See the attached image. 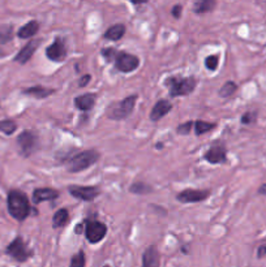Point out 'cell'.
Instances as JSON below:
<instances>
[{"instance_id": "34", "label": "cell", "mask_w": 266, "mask_h": 267, "mask_svg": "<svg viewBox=\"0 0 266 267\" xmlns=\"http://www.w3.org/2000/svg\"><path fill=\"white\" fill-rule=\"evenodd\" d=\"M90 79H91V76H90V75H85V76H82L81 79H80V84H78V85L81 86V88H84V86L88 85L89 81H90Z\"/></svg>"}, {"instance_id": "27", "label": "cell", "mask_w": 266, "mask_h": 267, "mask_svg": "<svg viewBox=\"0 0 266 267\" xmlns=\"http://www.w3.org/2000/svg\"><path fill=\"white\" fill-rule=\"evenodd\" d=\"M236 90H238V85L232 81H227L225 85L221 88V90H219V95H221L222 98L231 97V95L234 94Z\"/></svg>"}, {"instance_id": "8", "label": "cell", "mask_w": 266, "mask_h": 267, "mask_svg": "<svg viewBox=\"0 0 266 267\" xmlns=\"http://www.w3.org/2000/svg\"><path fill=\"white\" fill-rule=\"evenodd\" d=\"M68 192L77 199L81 201H93L100 194L98 186H81V185H71L68 186Z\"/></svg>"}, {"instance_id": "17", "label": "cell", "mask_w": 266, "mask_h": 267, "mask_svg": "<svg viewBox=\"0 0 266 267\" xmlns=\"http://www.w3.org/2000/svg\"><path fill=\"white\" fill-rule=\"evenodd\" d=\"M95 94H91V93H88V94L80 95V97L75 98V104L77 107L78 110L81 111H89L91 110L95 104Z\"/></svg>"}, {"instance_id": "33", "label": "cell", "mask_w": 266, "mask_h": 267, "mask_svg": "<svg viewBox=\"0 0 266 267\" xmlns=\"http://www.w3.org/2000/svg\"><path fill=\"white\" fill-rule=\"evenodd\" d=\"M182 10H183V7L180 6V4H176V6L172 7V16L175 17V19H179V17L182 16Z\"/></svg>"}, {"instance_id": "3", "label": "cell", "mask_w": 266, "mask_h": 267, "mask_svg": "<svg viewBox=\"0 0 266 267\" xmlns=\"http://www.w3.org/2000/svg\"><path fill=\"white\" fill-rule=\"evenodd\" d=\"M98 159H99V153L97 150L81 151L68 160L67 170L69 172H81L97 163Z\"/></svg>"}, {"instance_id": "26", "label": "cell", "mask_w": 266, "mask_h": 267, "mask_svg": "<svg viewBox=\"0 0 266 267\" xmlns=\"http://www.w3.org/2000/svg\"><path fill=\"white\" fill-rule=\"evenodd\" d=\"M16 129H17V124L13 120H2L0 121V132H3L4 135H13Z\"/></svg>"}, {"instance_id": "6", "label": "cell", "mask_w": 266, "mask_h": 267, "mask_svg": "<svg viewBox=\"0 0 266 267\" xmlns=\"http://www.w3.org/2000/svg\"><path fill=\"white\" fill-rule=\"evenodd\" d=\"M107 227L102 222L97 220H86V228H85V236L90 244H98L106 237Z\"/></svg>"}, {"instance_id": "15", "label": "cell", "mask_w": 266, "mask_h": 267, "mask_svg": "<svg viewBox=\"0 0 266 267\" xmlns=\"http://www.w3.org/2000/svg\"><path fill=\"white\" fill-rule=\"evenodd\" d=\"M59 197V192L51 188H38L33 192V201L34 204H41L46 201H54Z\"/></svg>"}, {"instance_id": "28", "label": "cell", "mask_w": 266, "mask_h": 267, "mask_svg": "<svg viewBox=\"0 0 266 267\" xmlns=\"http://www.w3.org/2000/svg\"><path fill=\"white\" fill-rule=\"evenodd\" d=\"M69 267H85V253L82 250H80L78 253H76L72 257L71 261V266Z\"/></svg>"}, {"instance_id": "23", "label": "cell", "mask_w": 266, "mask_h": 267, "mask_svg": "<svg viewBox=\"0 0 266 267\" xmlns=\"http://www.w3.org/2000/svg\"><path fill=\"white\" fill-rule=\"evenodd\" d=\"M193 126H194V133H196V136H201V135H203V133L213 130V129L217 126V124L207 123V121H202V120H197L196 123H193Z\"/></svg>"}, {"instance_id": "10", "label": "cell", "mask_w": 266, "mask_h": 267, "mask_svg": "<svg viewBox=\"0 0 266 267\" xmlns=\"http://www.w3.org/2000/svg\"><path fill=\"white\" fill-rule=\"evenodd\" d=\"M210 195L209 190H198V189H185L178 194V201L182 204H194V202L205 201Z\"/></svg>"}, {"instance_id": "32", "label": "cell", "mask_w": 266, "mask_h": 267, "mask_svg": "<svg viewBox=\"0 0 266 267\" xmlns=\"http://www.w3.org/2000/svg\"><path fill=\"white\" fill-rule=\"evenodd\" d=\"M193 126V121H187V123H183L180 124V125L178 126V129H176V132L179 133V135H188V133L191 132V128Z\"/></svg>"}, {"instance_id": "5", "label": "cell", "mask_w": 266, "mask_h": 267, "mask_svg": "<svg viewBox=\"0 0 266 267\" xmlns=\"http://www.w3.org/2000/svg\"><path fill=\"white\" fill-rule=\"evenodd\" d=\"M6 253L8 255L16 259L17 262H25L31 257V251L25 244V241L22 240V237H16L10 245L7 246Z\"/></svg>"}, {"instance_id": "14", "label": "cell", "mask_w": 266, "mask_h": 267, "mask_svg": "<svg viewBox=\"0 0 266 267\" xmlns=\"http://www.w3.org/2000/svg\"><path fill=\"white\" fill-rule=\"evenodd\" d=\"M159 251L155 245H151L142 254V267H159Z\"/></svg>"}, {"instance_id": "30", "label": "cell", "mask_w": 266, "mask_h": 267, "mask_svg": "<svg viewBox=\"0 0 266 267\" xmlns=\"http://www.w3.org/2000/svg\"><path fill=\"white\" fill-rule=\"evenodd\" d=\"M218 61L219 57L217 55H210L205 59V66H206L209 71H216L218 68Z\"/></svg>"}, {"instance_id": "38", "label": "cell", "mask_w": 266, "mask_h": 267, "mask_svg": "<svg viewBox=\"0 0 266 267\" xmlns=\"http://www.w3.org/2000/svg\"><path fill=\"white\" fill-rule=\"evenodd\" d=\"M103 267H110V266H107V264H106V266H103Z\"/></svg>"}, {"instance_id": "37", "label": "cell", "mask_w": 266, "mask_h": 267, "mask_svg": "<svg viewBox=\"0 0 266 267\" xmlns=\"http://www.w3.org/2000/svg\"><path fill=\"white\" fill-rule=\"evenodd\" d=\"M3 55H6V52H4V51H3V50H0V57L3 56Z\"/></svg>"}, {"instance_id": "24", "label": "cell", "mask_w": 266, "mask_h": 267, "mask_svg": "<svg viewBox=\"0 0 266 267\" xmlns=\"http://www.w3.org/2000/svg\"><path fill=\"white\" fill-rule=\"evenodd\" d=\"M129 190H131V193H135V194H149V193L153 192V188L145 184V182L137 181L135 184H132Z\"/></svg>"}, {"instance_id": "2", "label": "cell", "mask_w": 266, "mask_h": 267, "mask_svg": "<svg viewBox=\"0 0 266 267\" xmlns=\"http://www.w3.org/2000/svg\"><path fill=\"white\" fill-rule=\"evenodd\" d=\"M170 90L171 97H184L189 95L197 85V80L194 77H169L165 81Z\"/></svg>"}, {"instance_id": "1", "label": "cell", "mask_w": 266, "mask_h": 267, "mask_svg": "<svg viewBox=\"0 0 266 267\" xmlns=\"http://www.w3.org/2000/svg\"><path fill=\"white\" fill-rule=\"evenodd\" d=\"M7 204H8V211L16 220L22 222L29 217V214H30L29 198L21 190H11L8 193Z\"/></svg>"}, {"instance_id": "7", "label": "cell", "mask_w": 266, "mask_h": 267, "mask_svg": "<svg viewBox=\"0 0 266 267\" xmlns=\"http://www.w3.org/2000/svg\"><path fill=\"white\" fill-rule=\"evenodd\" d=\"M116 70L123 73H129L136 71L140 66V59L136 55L128 52H118L115 57Z\"/></svg>"}, {"instance_id": "29", "label": "cell", "mask_w": 266, "mask_h": 267, "mask_svg": "<svg viewBox=\"0 0 266 267\" xmlns=\"http://www.w3.org/2000/svg\"><path fill=\"white\" fill-rule=\"evenodd\" d=\"M100 55L106 59V61L113 63V60L115 61V57H116V55H118V51L113 47L103 48V50H100Z\"/></svg>"}, {"instance_id": "18", "label": "cell", "mask_w": 266, "mask_h": 267, "mask_svg": "<svg viewBox=\"0 0 266 267\" xmlns=\"http://www.w3.org/2000/svg\"><path fill=\"white\" fill-rule=\"evenodd\" d=\"M22 93L25 95H30V97L38 98V99H43V98H47L48 95H51L54 93L52 89L44 88V86H31V88L24 89Z\"/></svg>"}, {"instance_id": "22", "label": "cell", "mask_w": 266, "mask_h": 267, "mask_svg": "<svg viewBox=\"0 0 266 267\" xmlns=\"http://www.w3.org/2000/svg\"><path fill=\"white\" fill-rule=\"evenodd\" d=\"M216 6H217V3L214 2V0H201V2H196V3H194L193 11H194V13L201 15V13L211 12Z\"/></svg>"}, {"instance_id": "36", "label": "cell", "mask_w": 266, "mask_h": 267, "mask_svg": "<svg viewBox=\"0 0 266 267\" xmlns=\"http://www.w3.org/2000/svg\"><path fill=\"white\" fill-rule=\"evenodd\" d=\"M258 193H260V194L266 195V184H263V185L260 186V189H258Z\"/></svg>"}, {"instance_id": "4", "label": "cell", "mask_w": 266, "mask_h": 267, "mask_svg": "<svg viewBox=\"0 0 266 267\" xmlns=\"http://www.w3.org/2000/svg\"><path fill=\"white\" fill-rule=\"evenodd\" d=\"M137 95H129L125 99L120 101L119 103H115L113 106H110L107 110V116L113 120H123L127 119L132 113L133 108H135L136 101H137Z\"/></svg>"}, {"instance_id": "21", "label": "cell", "mask_w": 266, "mask_h": 267, "mask_svg": "<svg viewBox=\"0 0 266 267\" xmlns=\"http://www.w3.org/2000/svg\"><path fill=\"white\" fill-rule=\"evenodd\" d=\"M69 219V213L67 209H60L55 213L52 218V227L54 228H62L68 223Z\"/></svg>"}, {"instance_id": "13", "label": "cell", "mask_w": 266, "mask_h": 267, "mask_svg": "<svg viewBox=\"0 0 266 267\" xmlns=\"http://www.w3.org/2000/svg\"><path fill=\"white\" fill-rule=\"evenodd\" d=\"M38 46H39V41H30L29 43H26L25 46L20 50V52L15 56L16 63H20L22 64V65L28 63L29 60L31 59V56L34 55Z\"/></svg>"}, {"instance_id": "20", "label": "cell", "mask_w": 266, "mask_h": 267, "mask_svg": "<svg viewBox=\"0 0 266 267\" xmlns=\"http://www.w3.org/2000/svg\"><path fill=\"white\" fill-rule=\"evenodd\" d=\"M125 34V26L123 24H115L109 28L104 33V38L110 41H119L120 38Z\"/></svg>"}, {"instance_id": "31", "label": "cell", "mask_w": 266, "mask_h": 267, "mask_svg": "<svg viewBox=\"0 0 266 267\" xmlns=\"http://www.w3.org/2000/svg\"><path fill=\"white\" fill-rule=\"evenodd\" d=\"M257 119L256 112H245L243 116H241V123L245 124V125H249V124H253Z\"/></svg>"}, {"instance_id": "11", "label": "cell", "mask_w": 266, "mask_h": 267, "mask_svg": "<svg viewBox=\"0 0 266 267\" xmlns=\"http://www.w3.org/2000/svg\"><path fill=\"white\" fill-rule=\"evenodd\" d=\"M205 160L211 164L225 163L227 159V149L222 144H214L203 155Z\"/></svg>"}, {"instance_id": "9", "label": "cell", "mask_w": 266, "mask_h": 267, "mask_svg": "<svg viewBox=\"0 0 266 267\" xmlns=\"http://www.w3.org/2000/svg\"><path fill=\"white\" fill-rule=\"evenodd\" d=\"M37 136L30 130H24L21 135L17 137V144L20 146V151L22 155L29 157V155L37 148Z\"/></svg>"}, {"instance_id": "35", "label": "cell", "mask_w": 266, "mask_h": 267, "mask_svg": "<svg viewBox=\"0 0 266 267\" xmlns=\"http://www.w3.org/2000/svg\"><path fill=\"white\" fill-rule=\"evenodd\" d=\"M263 255H266V244L261 245L260 248H258V251H257V257L258 258H262Z\"/></svg>"}, {"instance_id": "16", "label": "cell", "mask_w": 266, "mask_h": 267, "mask_svg": "<svg viewBox=\"0 0 266 267\" xmlns=\"http://www.w3.org/2000/svg\"><path fill=\"white\" fill-rule=\"evenodd\" d=\"M171 110H172V104L170 103L169 101H165V99L158 101L155 104H154L153 110H151L150 119L153 120V121H158V120H161L162 117L166 116L167 113H169Z\"/></svg>"}, {"instance_id": "19", "label": "cell", "mask_w": 266, "mask_h": 267, "mask_svg": "<svg viewBox=\"0 0 266 267\" xmlns=\"http://www.w3.org/2000/svg\"><path fill=\"white\" fill-rule=\"evenodd\" d=\"M38 30H39V24H38V21L33 20V21H29L28 24L22 26L19 32H17V35L21 39H29V38L37 34Z\"/></svg>"}, {"instance_id": "25", "label": "cell", "mask_w": 266, "mask_h": 267, "mask_svg": "<svg viewBox=\"0 0 266 267\" xmlns=\"http://www.w3.org/2000/svg\"><path fill=\"white\" fill-rule=\"evenodd\" d=\"M13 38L12 25H0V43H8Z\"/></svg>"}, {"instance_id": "12", "label": "cell", "mask_w": 266, "mask_h": 267, "mask_svg": "<svg viewBox=\"0 0 266 267\" xmlns=\"http://www.w3.org/2000/svg\"><path fill=\"white\" fill-rule=\"evenodd\" d=\"M46 55L51 61H55V63L63 61V60L67 57V47L64 42H63L60 38H57L50 47H47Z\"/></svg>"}]
</instances>
